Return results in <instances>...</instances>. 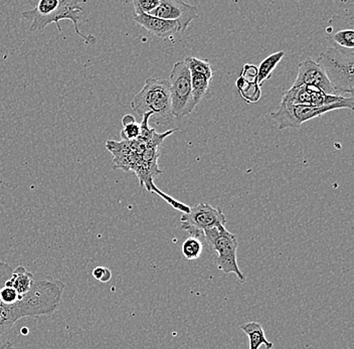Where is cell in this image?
Returning <instances> with one entry per match:
<instances>
[{
	"label": "cell",
	"instance_id": "obj_25",
	"mask_svg": "<svg viewBox=\"0 0 354 349\" xmlns=\"http://www.w3.org/2000/svg\"><path fill=\"white\" fill-rule=\"evenodd\" d=\"M0 349H13V344L11 341H6L2 343L1 348Z\"/></svg>",
	"mask_w": 354,
	"mask_h": 349
},
{
	"label": "cell",
	"instance_id": "obj_6",
	"mask_svg": "<svg viewBox=\"0 0 354 349\" xmlns=\"http://www.w3.org/2000/svg\"><path fill=\"white\" fill-rule=\"evenodd\" d=\"M353 97H348L340 103L333 105L323 106V107H313V106L290 105L282 103L275 112L272 113L271 117L275 120L280 130L287 128H299L303 123L317 118L325 113L334 111V110L349 109L353 110Z\"/></svg>",
	"mask_w": 354,
	"mask_h": 349
},
{
	"label": "cell",
	"instance_id": "obj_9",
	"mask_svg": "<svg viewBox=\"0 0 354 349\" xmlns=\"http://www.w3.org/2000/svg\"><path fill=\"white\" fill-rule=\"evenodd\" d=\"M150 15L176 21L178 24V32L185 34L187 26L198 17V10L196 6H189L181 0H160V3Z\"/></svg>",
	"mask_w": 354,
	"mask_h": 349
},
{
	"label": "cell",
	"instance_id": "obj_23",
	"mask_svg": "<svg viewBox=\"0 0 354 349\" xmlns=\"http://www.w3.org/2000/svg\"><path fill=\"white\" fill-rule=\"evenodd\" d=\"M93 276L100 282L107 283L112 278V273H111L110 269L106 268V267H97L93 270Z\"/></svg>",
	"mask_w": 354,
	"mask_h": 349
},
{
	"label": "cell",
	"instance_id": "obj_20",
	"mask_svg": "<svg viewBox=\"0 0 354 349\" xmlns=\"http://www.w3.org/2000/svg\"><path fill=\"white\" fill-rule=\"evenodd\" d=\"M160 0H134L135 15H150L159 6Z\"/></svg>",
	"mask_w": 354,
	"mask_h": 349
},
{
	"label": "cell",
	"instance_id": "obj_12",
	"mask_svg": "<svg viewBox=\"0 0 354 349\" xmlns=\"http://www.w3.org/2000/svg\"><path fill=\"white\" fill-rule=\"evenodd\" d=\"M35 281V277L30 272L26 270L24 266H19L12 271L8 279V284L17 290L19 295L24 296L30 292Z\"/></svg>",
	"mask_w": 354,
	"mask_h": 349
},
{
	"label": "cell",
	"instance_id": "obj_4",
	"mask_svg": "<svg viewBox=\"0 0 354 349\" xmlns=\"http://www.w3.org/2000/svg\"><path fill=\"white\" fill-rule=\"evenodd\" d=\"M316 63L324 70L338 95L346 93L353 97V50H339L329 46L325 52L321 53Z\"/></svg>",
	"mask_w": 354,
	"mask_h": 349
},
{
	"label": "cell",
	"instance_id": "obj_5",
	"mask_svg": "<svg viewBox=\"0 0 354 349\" xmlns=\"http://www.w3.org/2000/svg\"><path fill=\"white\" fill-rule=\"evenodd\" d=\"M205 242L212 251L216 252V265L218 270L225 274H236L241 283L245 281V275L240 270L236 260L238 252V238L234 234L230 233L225 225H218L203 232Z\"/></svg>",
	"mask_w": 354,
	"mask_h": 349
},
{
	"label": "cell",
	"instance_id": "obj_2",
	"mask_svg": "<svg viewBox=\"0 0 354 349\" xmlns=\"http://www.w3.org/2000/svg\"><path fill=\"white\" fill-rule=\"evenodd\" d=\"M86 1L80 0H41L37 2V6L33 10L22 12L24 19L30 21V32L44 30L48 24L54 23L57 26L59 34L63 35L59 21L68 19L74 24L75 32L84 39L88 45H95L96 37L94 35H86L82 34L79 30V19H81V13L83 12V6Z\"/></svg>",
	"mask_w": 354,
	"mask_h": 349
},
{
	"label": "cell",
	"instance_id": "obj_22",
	"mask_svg": "<svg viewBox=\"0 0 354 349\" xmlns=\"http://www.w3.org/2000/svg\"><path fill=\"white\" fill-rule=\"evenodd\" d=\"M241 77L245 79L247 83H257V77H258V68L250 64H245L243 66V73Z\"/></svg>",
	"mask_w": 354,
	"mask_h": 349
},
{
	"label": "cell",
	"instance_id": "obj_11",
	"mask_svg": "<svg viewBox=\"0 0 354 349\" xmlns=\"http://www.w3.org/2000/svg\"><path fill=\"white\" fill-rule=\"evenodd\" d=\"M133 21L146 30L160 39H167L178 32V24L176 21H166L150 15H135Z\"/></svg>",
	"mask_w": 354,
	"mask_h": 349
},
{
	"label": "cell",
	"instance_id": "obj_14",
	"mask_svg": "<svg viewBox=\"0 0 354 349\" xmlns=\"http://www.w3.org/2000/svg\"><path fill=\"white\" fill-rule=\"evenodd\" d=\"M284 57V52L274 53V54L266 57L264 61L260 64V67L258 68V77H257V83H258L259 87H262L263 84L268 79L271 78L273 70H275L278 64L282 61Z\"/></svg>",
	"mask_w": 354,
	"mask_h": 349
},
{
	"label": "cell",
	"instance_id": "obj_8",
	"mask_svg": "<svg viewBox=\"0 0 354 349\" xmlns=\"http://www.w3.org/2000/svg\"><path fill=\"white\" fill-rule=\"evenodd\" d=\"M181 229L187 232L189 237L205 242L203 232L218 225L227 224V218L221 209L207 203H198L190 207L189 213L183 214L180 218Z\"/></svg>",
	"mask_w": 354,
	"mask_h": 349
},
{
	"label": "cell",
	"instance_id": "obj_15",
	"mask_svg": "<svg viewBox=\"0 0 354 349\" xmlns=\"http://www.w3.org/2000/svg\"><path fill=\"white\" fill-rule=\"evenodd\" d=\"M330 46L339 50H353L354 30L353 28H344L330 34L327 37Z\"/></svg>",
	"mask_w": 354,
	"mask_h": 349
},
{
	"label": "cell",
	"instance_id": "obj_17",
	"mask_svg": "<svg viewBox=\"0 0 354 349\" xmlns=\"http://www.w3.org/2000/svg\"><path fill=\"white\" fill-rule=\"evenodd\" d=\"M183 62L189 70L190 74L199 75V76L205 77L209 81L212 78V68L209 62L198 59L196 57H185Z\"/></svg>",
	"mask_w": 354,
	"mask_h": 349
},
{
	"label": "cell",
	"instance_id": "obj_3",
	"mask_svg": "<svg viewBox=\"0 0 354 349\" xmlns=\"http://www.w3.org/2000/svg\"><path fill=\"white\" fill-rule=\"evenodd\" d=\"M131 107L135 113L141 116L151 113L152 115H157L159 117L161 123L162 121H165V124L171 122L174 116L168 79H146L142 89L133 98Z\"/></svg>",
	"mask_w": 354,
	"mask_h": 349
},
{
	"label": "cell",
	"instance_id": "obj_18",
	"mask_svg": "<svg viewBox=\"0 0 354 349\" xmlns=\"http://www.w3.org/2000/svg\"><path fill=\"white\" fill-rule=\"evenodd\" d=\"M209 88V79L199 75L192 74V94L196 106L205 98Z\"/></svg>",
	"mask_w": 354,
	"mask_h": 349
},
{
	"label": "cell",
	"instance_id": "obj_13",
	"mask_svg": "<svg viewBox=\"0 0 354 349\" xmlns=\"http://www.w3.org/2000/svg\"><path fill=\"white\" fill-rule=\"evenodd\" d=\"M241 329L249 337L250 349H260L262 346H266L267 349L273 348V343L268 341L264 329L259 322H249L243 324L241 326Z\"/></svg>",
	"mask_w": 354,
	"mask_h": 349
},
{
	"label": "cell",
	"instance_id": "obj_21",
	"mask_svg": "<svg viewBox=\"0 0 354 349\" xmlns=\"http://www.w3.org/2000/svg\"><path fill=\"white\" fill-rule=\"evenodd\" d=\"M121 137L123 140L132 141L140 136V125L136 122L125 126L121 131Z\"/></svg>",
	"mask_w": 354,
	"mask_h": 349
},
{
	"label": "cell",
	"instance_id": "obj_7",
	"mask_svg": "<svg viewBox=\"0 0 354 349\" xmlns=\"http://www.w3.org/2000/svg\"><path fill=\"white\" fill-rule=\"evenodd\" d=\"M169 92L174 118L183 119L196 107L192 99V74L185 62H177L170 72Z\"/></svg>",
	"mask_w": 354,
	"mask_h": 349
},
{
	"label": "cell",
	"instance_id": "obj_24",
	"mask_svg": "<svg viewBox=\"0 0 354 349\" xmlns=\"http://www.w3.org/2000/svg\"><path fill=\"white\" fill-rule=\"evenodd\" d=\"M135 122H136V121H135L134 116H132V115H125V116L123 117V119H122V125H123V127L133 124V123Z\"/></svg>",
	"mask_w": 354,
	"mask_h": 349
},
{
	"label": "cell",
	"instance_id": "obj_10",
	"mask_svg": "<svg viewBox=\"0 0 354 349\" xmlns=\"http://www.w3.org/2000/svg\"><path fill=\"white\" fill-rule=\"evenodd\" d=\"M299 86H308L322 91L325 94L339 96L332 87L322 68L311 59L299 64L297 78L294 82L293 87Z\"/></svg>",
	"mask_w": 354,
	"mask_h": 349
},
{
	"label": "cell",
	"instance_id": "obj_1",
	"mask_svg": "<svg viewBox=\"0 0 354 349\" xmlns=\"http://www.w3.org/2000/svg\"><path fill=\"white\" fill-rule=\"evenodd\" d=\"M65 285L54 280L35 281L30 292L17 303L4 305L0 302V337L6 334L17 320L24 317L50 315L59 308Z\"/></svg>",
	"mask_w": 354,
	"mask_h": 349
},
{
	"label": "cell",
	"instance_id": "obj_16",
	"mask_svg": "<svg viewBox=\"0 0 354 349\" xmlns=\"http://www.w3.org/2000/svg\"><path fill=\"white\" fill-rule=\"evenodd\" d=\"M236 85L241 97L248 104H256L260 101L262 91L258 83H247L242 77H240L236 79Z\"/></svg>",
	"mask_w": 354,
	"mask_h": 349
},
{
	"label": "cell",
	"instance_id": "obj_19",
	"mask_svg": "<svg viewBox=\"0 0 354 349\" xmlns=\"http://www.w3.org/2000/svg\"><path fill=\"white\" fill-rule=\"evenodd\" d=\"M203 251V242L199 238L188 237L181 246L183 257L187 260H198Z\"/></svg>",
	"mask_w": 354,
	"mask_h": 349
}]
</instances>
